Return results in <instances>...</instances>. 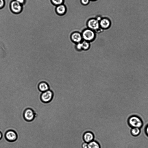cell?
Listing matches in <instances>:
<instances>
[{"instance_id":"cell-1","label":"cell","mask_w":148,"mask_h":148,"mask_svg":"<svg viewBox=\"0 0 148 148\" xmlns=\"http://www.w3.org/2000/svg\"><path fill=\"white\" fill-rule=\"evenodd\" d=\"M81 34L83 40L89 42L93 41L96 36L95 31L88 28L83 30Z\"/></svg>"},{"instance_id":"cell-2","label":"cell","mask_w":148,"mask_h":148,"mask_svg":"<svg viewBox=\"0 0 148 148\" xmlns=\"http://www.w3.org/2000/svg\"><path fill=\"white\" fill-rule=\"evenodd\" d=\"M129 125L132 127L141 128L143 125L141 119L138 116H132L129 117L128 120Z\"/></svg>"},{"instance_id":"cell-3","label":"cell","mask_w":148,"mask_h":148,"mask_svg":"<svg viewBox=\"0 0 148 148\" xmlns=\"http://www.w3.org/2000/svg\"><path fill=\"white\" fill-rule=\"evenodd\" d=\"M34 111L30 108H27L24 110L23 116L24 120L27 122L33 121L36 116Z\"/></svg>"},{"instance_id":"cell-4","label":"cell","mask_w":148,"mask_h":148,"mask_svg":"<svg viewBox=\"0 0 148 148\" xmlns=\"http://www.w3.org/2000/svg\"><path fill=\"white\" fill-rule=\"evenodd\" d=\"M53 96V92L52 90H49L42 92L40 94V98L42 102L45 103H47L51 101Z\"/></svg>"},{"instance_id":"cell-5","label":"cell","mask_w":148,"mask_h":148,"mask_svg":"<svg viewBox=\"0 0 148 148\" xmlns=\"http://www.w3.org/2000/svg\"><path fill=\"white\" fill-rule=\"evenodd\" d=\"M18 135L14 130H9L5 132V137L6 140L9 142L16 141L18 138Z\"/></svg>"},{"instance_id":"cell-6","label":"cell","mask_w":148,"mask_h":148,"mask_svg":"<svg viewBox=\"0 0 148 148\" xmlns=\"http://www.w3.org/2000/svg\"><path fill=\"white\" fill-rule=\"evenodd\" d=\"M10 7L11 11L14 13H19L22 10V5L15 0L11 1Z\"/></svg>"},{"instance_id":"cell-7","label":"cell","mask_w":148,"mask_h":148,"mask_svg":"<svg viewBox=\"0 0 148 148\" xmlns=\"http://www.w3.org/2000/svg\"><path fill=\"white\" fill-rule=\"evenodd\" d=\"M87 25L88 28L94 31L98 30L100 27L99 21L93 18L90 19L88 21Z\"/></svg>"},{"instance_id":"cell-8","label":"cell","mask_w":148,"mask_h":148,"mask_svg":"<svg viewBox=\"0 0 148 148\" xmlns=\"http://www.w3.org/2000/svg\"><path fill=\"white\" fill-rule=\"evenodd\" d=\"M71 40L76 44L81 42L83 40L82 34L78 32H75L71 35Z\"/></svg>"},{"instance_id":"cell-9","label":"cell","mask_w":148,"mask_h":148,"mask_svg":"<svg viewBox=\"0 0 148 148\" xmlns=\"http://www.w3.org/2000/svg\"><path fill=\"white\" fill-rule=\"evenodd\" d=\"M100 27L103 29L109 28L111 25V21L109 19L103 18L99 21Z\"/></svg>"},{"instance_id":"cell-10","label":"cell","mask_w":148,"mask_h":148,"mask_svg":"<svg viewBox=\"0 0 148 148\" xmlns=\"http://www.w3.org/2000/svg\"><path fill=\"white\" fill-rule=\"evenodd\" d=\"M83 138L85 142L88 143L94 140V136L92 132H87L84 134Z\"/></svg>"},{"instance_id":"cell-11","label":"cell","mask_w":148,"mask_h":148,"mask_svg":"<svg viewBox=\"0 0 148 148\" xmlns=\"http://www.w3.org/2000/svg\"><path fill=\"white\" fill-rule=\"evenodd\" d=\"M57 13L60 15H63L66 12V8L65 5L62 4L57 6L56 9Z\"/></svg>"},{"instance_id":"cell-12","label":"cell","mask_w":148,"mask_h":148,"mask_svg":"<svg viewBox=\"0 0 148 148\" xmlns=\"http://www.w3.org/2000/svg\"><path fill=\"white\" fill-rule=\"evenodd\" d=\"M38 88L39 91L42 92L49 90V85L45 82H40L38 85Z\"/></svg>"},{"instance_id":"cell-13","label":"cell","mask_w":148,"mask_h":148,"mask_svg":"<svg viewBox=\"0 0 148 148\" xmlns=\"http://www.w3.org/2000/svg\"><path fill=\"white\" fill-rule=\"evenodd\" d=\"M82 50L86 51L89 49L90 46V42L83 40L81 42Z\"/></svg>"},{"instance_id":"cell-14","label":"cell","mask_w":148,"mask_h":148,"mask_svg":"<svg viewBox=\"0 0 148 148\" xmlns=\"http://www.w3.org/2000/svg\"><path fill=\"white\" fill-rule=\"evenodd\" d=\"M88 148H100V147L98 142L93 140L88 143Z\"/></svg>"},{"instance_id":"cell-15","label":"cell","mask_w":148,"mask_h":148,"mask_svg":"<svg viewBox=\"0 0 148 148\" xmlns=\"http://www.w3.org/2000/svg\"><path fill=\"white\" fill-rule=\"evenodd\" d=\"M140 132V128L138 127H133L131 130V134L134 136H137L139 135Z\"/></svg>"},{"instance_id":"cell-16","label":"cell","mask_w":148,"mask_h":148,"mask_svg":"<svg viewBox=\"0 0 148 148\" xmlns=\"http://www.w3.org/2000/svg\"><path fill=\"white\" fill-rule=\"evenodd\" d=\"M52 3L56 6L63 4L64 0H51Z\"/></svg>"},{"instance_id":"cell-17","label":"cell","mask_w":148,"mask_h":148,"mask_svg":"<svg viewBox=\"0 0 148 148\" xmlns=\"http://www.w3.org/2000/svg\"><path fill=\"white\" fill-rule=\"evenodd\" d=\"M75 47L76 49L78 51L82 50L81 42L77 43L75 46Z\"/></svg>"},{"instance_id":"cell-18","label":"cell","mask_w":148,"mask_h":148,"mask_svg":"<svg viewBox=\"0 0 148 148\" xmlns=\"http://www.w3.org/2000/svg\"><path fill=\"white\" fill-rule=\"evenodd\" d=\"M90 0H81L82 3L84 5H86L90 2Z\"/></svg>"},{"instance_id":"cell-19","label":"cell","mask_w":148,"mask_h":148,"mask_svg":"<svg viewBox=\"0 0 148 148\" xmlns=\"http://www.w3.org/2000/svg\"><path fill=\"white\" fill-rule=\"evenodd\" d=\"M88 143L85 142L82 143V148H88Z\"/></svg>"},{"instance_id":"cell-20","label":"cell","mask_w":148,"mask_h":148,"mask_svg":"<svg viewBox=\"0 0 148 148\" xmlns=\"http://www.w3.org/2000/svg\"><path fill=\"white\" fill-rule=\"evenodd\" d=\"M4 0H0V9L4 7Z\"/></svg>"},{"instance_id":"cell-21","label":"cell","mask_w":148,"mask_h":148,"mask_svg":"<svg viewBox=\"0 0 148 148\" xmlns=\"http://www.w3.org/2000/svg\"><path fill=\"white\" fill-rule=\"evenodd\" d=\"M21 4L23 5L25 2V0H15Z\"/></svg>"},{"instance_id":"cell-22","label":"cell","mask_w":148,"mask_h":148,"mask_svg":"<svg viewBox=\"0 0 148 148\" xmlns=\"http://www.w3.org/2000/svg\"><path fill=\"white\" fill-rule=\"evenodd\" d=\"M145 132H146V134L148 136V125L146 126V127L145 128Z\"/></svg>"},{"instance_id":"cell-23","label":"cell","mask_w":148,"mask_h":148,"mask_svg":"<svg viewBox=\"0 0 148 148\" xmlns=\"http://www.w3.org/2000/svg\"><path fill=\"white\" fill-rule=\"evenodd\" d=\"M2 133L0 131V140L2 138Z\"/></svg>"},{"instance_id":"cell-24","label":"cell","mask_w":148,"mask_h":148,"mask_svg":"<svg viewBox=\"0 0 148 148\" xmlns=\"http://www.w3.org/2000/svg\"><path fill=\"white\" fill-rule=\"evenodd\" d=\"M90 0L92 1H94L96 0Z\"/></svg>"}]
</instances>
